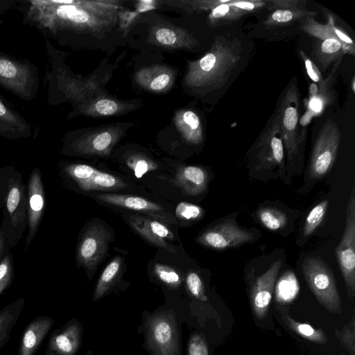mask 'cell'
Masks as SVG:
<instances>
[{"label": "cell", "mask_w": 355, "mask_h": 355, "mask_svg": "<svg viewBox=\"0 0 355 355\" xmlns=\"http://www.w3.org/2000/svg\"><path fill=\"white\" fill-rule=\"evenodd\" d=\"M45 355H58V354H55V352L50 351L49 349L46 348V352H45Z\"/></svg>", "instance_id": "obj_50"}, {"label": "cell", "mask_w": 355, "mask_h": 355, "mask_svg": "<svg viewBox=\"0 0 355 355\" xmlns=\"http://www.w3.org/2000/svg\"><path fill=\"white\" fill-rule=\"evenodd\" d=\"M252 156L257 168L283 167L284 146L278 112L272 116L257 141L252 149Z\"/></svg>", "instance_id": "obj_8"}, {"label": "cell", "mask_w": 355, "mask_h": 355, "mask_svg": "<svg viewBox=\"0 0 355 355\" xmlns=\"http://www.w3.org/2000/svg\"><path fill=\"white\" fill-rule=\"evenodd\" d=\"M32 134L30 123L0 95V137L15 140L28 138Z\"/></svg>", "instance_id": "obj_16"}, {"label": "cell", "mask_w": 355, "mask_h": 355, "mask_svg": "<svg viewBox=\"0 0 355 355\" xmlns=\"http://www.w3.org/2000/svg\"><path fill=\"white\" fill-rule=\"evenodd\" d=\"M300 290L295 274L286 272L278 280L275 287V300L279 303H288L293 300Z\"/></svg>", "instance_id": "obj_26"}, {"label": "cell", "mask_w": 355, "mask_h": 355, "mask_svg": "<svg viewBox=\"0 0 355 355\" xmlns=\"http://www.w3.org/2000/svg\"><path fill=\"white\" fill-rule=\"evenodd\" d=\"M352 92L354 93L355 92V79H354V78H353V79L352 80Z\"/></svg>", "instance_id": "obj_51"}, {"label": "cell", "mask_w": 355, "mask_h": 355, "mask_svg": "<svg viewBox=\"0 0 355 355\" xmlns=\"http://www.w3.org/2000/svg\"><path fill=\"white\" fill-rule=\"evenodd\" d=\"M96 198L105 203L141 211L153 219L166 223H175L173 216L165 211L164 207L144 198L122 194L99 193Z\"/></svg>", "instance_id": "obj_13"}, {"label": "cell", "mask_w": 355, "mask_h": 355, "mask_svg": "<svg viewBox=\"0 0 355 355\" xmlns=\"http://www.w3.org/2000/svg\"><path fill=\"white\" fill-rule=\"evenodd\" d=\"M241 53V44L237 40L218 38L211 51L191 64L190 82L199 87H220L237 67Z\"/></svg>", "instance_id": "obj_1"}, {"label": "cell", "mask_w": 355, "mask_h": 355, "mask_svg": "<svg viewBox=\"0 0 355 355\" xmlns=\"http://www.w3.org/2000/svg\"><path fill=\"white\" fill-rule=\"evenodd\" d=\"M318 92V85L315 83H311L309 87V98H311L315 97Z\"/></svg>", "instance_id": "obj_49"}, {"label": "cell", "mask_w": 355, "mask_h": 355, "mask_svg": "<svg viewBox=\"0 0 355 355\" xmlns=\"http://www.w3.org/2000/svg\"><path fill=\"white\" fill-rule=\"evenodd\" d=\"M254 234L234 223L225 221L204 232L198 239L202 245L215 250H225L253 240Z\"/></svg>", "instance_id": "obj_12"}, {"label": "cell", "mask_w": 355, "mask_h": 355, "mask_svg": "<svg viewBox=\"0 0 355 355\" xmlns=\"http://www.w3.org/2000/svg\"><path fill=\"white\" fill-rule=\"evenodd\" d=\"M175 182L186 194L197 196L205 191L208 182V174L201 167L184 166L178 171Z\"/></svg>", "instance_id": "obj_20"}, {"label": "cell", "mask_w": 355, "mask_h": 355, "mask_svg": "<svg viewBox=\"0 0 355 355\" xmlns=\"http://www.w3.org/2000/svg\"><path fill=\"white\" fill-rule=\"evenodd\" d=\"M281 266L282 261L276 260L267 271L256 279L252 287L250 295L252 308L255 316L259 320H263L267 316Z\"/></svg>", "instance_id": "obj_14"}, {"label": "cell", "mask_w": 355, "mask_h": 355, "mask_svg": "<svg viewBox=\"0 0 355 355\" xmlns=\"http://www.w3.org/2000/svg\"><path fill=\"white\" fill-rule=\"evenodd\" d=\"M28 205V233L25 239L24 252L33 241L42 219L46 205L45 190L40 170L35 167L28 180L26 186Z\"/></svg>", "instance_id": "obj_11"}, {"label": "cell", "mask_w": 355, "mask_h": 355, "mask_svg": "<svg viewBox=\"0 0 355 355\" xmlns=\"http://www.w3.org/2000/svg\"><path fill=\"white\" fill-rule=\"evenodd\" d=\"M306 281L318 301L329 312H342L341 300L333 272L320 257H309L302 264Z\"/></svg>", "instance_id": "obj_4"}, {"label": "cell", "mask_w": 355, "mask_h": 355, "mask_svg": "<svg viewBox=\"0 0 355 355\" xmlns=\"http://www.w3.org/2000/svg\"><path fill=\"white\" fill-rule=\"evenodd\" d=\"M300 95L297 83L293 79L287 87L281 100L278 114L284 146L288 162L297 157L304 137L299 134Z\"/></svg>", "instance_id": "obj_5"}, {"label": "cell", "mask_w": 355, "mask_h": 355, "mask_svg": "<svg viewBox=\"0 0 355 355\" xmlns=\"http://www.w3.org/2000/svg\"><path fill=\"white\" fill-rule=\"evenodd\" d=\"M186 284L189 291L193 297L202 302L207 300L202 279L196 272H190L188 273Z\"/></svg>", "instance_id": "obj_36"}, {"label": "cell", "mask_w": 355, "mask_h": 355, "mask_svg": "<svg viewBox=\"0 0 355 355\" xmlns=\"http://www.w3.org/2000/svg\"><path fill=\"white\" fill-rule=\"evenodd\" d=\"M316 14L306 8L275 10L268 16L263 24L268 28L284 26L309 16L313 17Z\"/></svg>", "instance_id": "obj_24"}, {"label": "cell", "mask_w": 355, "mask_h": 355, "mask_svg": "<svg viewBox=\"0 0 355 355\" xmlns=\"http://www.w3.org/2000/svg\"><path fill=\"white\" fill-rule=\"evenodd\" d=\"M128 221L132 227L154 245L176 253L166 240H174L173 232L162 222L144 216L130 215Z\"/></svg>", "instance_id": "obj_15"}, {"label": "cell", "mask_w": 355, "mask_h": 355, "mask_svg": "<svg viewBox=\"0 0 355 355\" xmlns=\"http://www.w3.org/2000/svg\"><path fill=\"white\" fill-rule=\"evenodd\" d=\"M24 306V299L19 297L0 310V350L9 340Z\"/></svg>", "instance_id": "obj_22"}, {"label": "cell", "mask_w": 355, "mask_h": 355, "mask_svg": "<svg viewBox=\"0 0 355 355\" xmlns=\"http://www.w3.org/2000/svg\"><path fill=\"white\" fill-rule=\"evenodd\" d=\"M19 1L18 0H0V15Z\"/></svg>", "instance_id": "obj_48"}, {"label": "cell", "mask_w": 355, "mask_h": 355, "mask_svg": "<svg viewBox=\"0 0 355 355\" xmlns=\"http://www.w3.org/2000/svg\"><path fill=\"white\" fill-rule=\"evenodd\" d=\"M155 37L157 40L163 44L170 45L176 41L175 33L168 28H160L157 31Z\"/></svg>", "instance_id": "obj_45"}, {"label": "cell", "mask_w": 355, "mask_h": 355, "mask_svg": "<svg viewBox=\"0 0 355 355\" xmlns=\"http://www.w3.org/2000/svg\"><path fill=\"white\" fill-rule=\"evenodd\" d=\"M14 168L12 166H0V208H2L3 206L8 190V178Z\"/></svg>", "instance_id": "obj_43"}, {"label": "cell", "mask_w": 355, "mask_h": 355, "mask_svg": "<svg viewBox=\"0 0 355 355\" xmlns=\"http://www.w3.org/2000/svg\"><path fill=\"white\" fill-rule=\"evenodd\" d=\"M203 214L202 207L187 202H180L175 211V216L184 220H198L203 216Z\"/></svg>", "instance_id": "obj_34"}, {"label": "cell", "mask_w": 355, "mask_h": 355, "mask_svg": "<svg viewBox=\"0 0 355 355\" xmlns=\"http://www.w3.org/2000/svg\"><path fill=\"white\" fill-rule=\"evenodd\" d=\"M227 3L221 4L211 10L209 20L214 24H227L238 20L244 15L238 9Z\"/></svg>", "instance_id": "obj_30"}, {"label": "cell", "mask_w": 355, "mask_h": 355, "mask_svg": "<svg viewBox=\"0 0 355 355\" xmlns=\"http://www.w3.org/2000/svg\"><path fill=\"white\" fill-rule=\"evenodd\" d=\"M3 231L10 248H15L28 228L26 186L21 173L15 168L8 182V190L3 206Z\"/></svg>", "instance_id": "obj_2"}, {"label": "cell", "mask_w": 355, "mask_h": 355, "mask_svg": "<svg viewBox=\"0 0 355 355\" xmlns=\"http://www.w3.org/2000/svg\"><path fill=\"white\" fill-rule=\"evenodd\" d=\"M354 329V318H352V321L343 328L340 334V340L351 355H354L355 354Z\"/></svg>", "instance_id": "obj_38"}, {"label": "cell", "mask_w": 355, "mask_h": 355, "mask_svg": "<svg viewBox=\"0 0 355 355\" xmlns=\"http://www.w3.org/2000/svg\"><path fill=\"white\" fill-rule=\"evenodd\" d=\"M54 324L52 318H35L24 329L19 341L17 355H34Z\"/></svg>", "instance_id": "obj_18"}, {"label": "cell", "mask_w": 355, "mask_h": 355, "mask_svg": "<svg viewBox=\"0 0 355 355\" xmlns=\"http://www.w3.org/2000/svg\"><path fill=\"white\" fill-rule=\"evenodd\" d=\"M337 260L345 280L348 297L355 295V186L347 207L344 232L336 248Z\"/></svg>", "instance_id": "obj_7"}, {"label": "cell", "mask_w": 355, "mask_h": 355, "mask_svg": "<svg viewBox=\"0 0 355 355\" xmlns=\"http://www.w3.org/2000/svg\"><path fill=\"white\" fill-rule=\"evenodd\" d=\"M182 116L184 137L192 144L201 142L202 133L200 121L198 115L192 111H186Z\"/></svg>", "instance_id": "obj_29"}, {"label": "cell", "mask_w": 355, "mask_h": 355, "mask_svg": "<svg viewBox=\"0 0 355 355\" xmlns=\"http://www.w3.org/2000/svg\"><path fill=\"white\" fill-rule=\"evenodd\" d=\"M111 234L103 225L93 223L83 232L78 242L76 260L78 266L93 271L105 257Z\"/></svg>", "instance_id": "obj_10"}, {"label": "cell", "mask_w": 355, "mask_h": 355, "mask_svg": "<svg viewBox=\"0 0 355 355\" xmlns=\"http://www.w3.org/2000/svg\"><path fill=\"white\" fill-rule=\"evenodd\" d=\"M266 6L273 11L294 8H306V2L301 0H270L266 1Z\"/></svg>", "instance_id": "obj_40"}, {"label": "cell", "mask_w": 355, "mask_h": 355, "mask_svg": "<svg viewBox=\"0 0 355 355\" xmlns=\"http://www.w3.org/2000/svg\"><path fill=\"white\" fill-rule=\"evenodd\" d=\"M122 259L115 257L103 271L95 288L94 300H98L111 288L121 274Z\"/></svg>", "instance_id": "obj_23"}, {"label": "cell", "mask_w": 355, "mask_h": 355, "mask_svg": "<svg viewBox=\"0 0 355 355\" xmlns=\"http://www.w3.org/2000/svg\"><path fill=\"white\" fill-rule=\"evenodd\" d=\"M87 355H90V353H89V354H87Z\"/></svg>", "instance_id": "obj_52"}, {"label": "cell", "mask_w": 355, "mask_h": 355, "mask_svg": "<svg viewBox=\"0 0 355 355\" xmlns=\"http://www.w3.org/2000/svg\"><path fill=\"white\" fill-rule=\"evenodd\" d=\"M40 86L38 67L31 61L0 51V87L24 101H32Z\"/></svg>", "instance_id": "obj_3"}, {"label": "cell", "mask_w": 355, "mask_h": 355, "mask_svg": "<svg viewBox=\"0 0 355 355\" xmlns=\"http://www.w3.org/2000/svg\"><path fill=\"white\" fill-rule=\"evenodd\" d=\"M81 328L78 322L71 321L61 329L53 332L47 349L58 355H74L80 344Z\"/></svg>", "instance_id": "obj_19"}, {"label": "cell", "mask_w": 355, "mask_h": 355, "mask_svg": "<svg viewBox=\"0 0 355 355\" xmlns=\"http://www.w3.org/2000/svg\"><path fill=\"white\" fill-rule=\"evenodd\" d=\"M257 217L265 227L272 231L282 229L287 222V218L284 213L271 207L259 209L257 212Z\"/></svg>", "instance_id": "obj_28"}, {"label": "cell", "mask_w": 355, "mask_h": 355, "mask_svg": "<svg viewBox=\"0 0 355 355\" xmlns=\"http://www.w3.org/2000/svg\"><path fill=\"white\" fill-rule=\"evenodd\" d=\"M341 60L342 58L335 62L331 73L318 85L317 95L313 98L306 100V112L299 121L300 124L302 127L306 126L313 117L320 115L327 106L330 105L334 101V94L332 85L336 72Z\"/></svg>", "instance_id": "obj_17"}, {"label": "cell", "mask_w": 355, "mask_h": 355, "mask_svg": "<svg viewBox=\"0 0 355 355\" xmlns=\"http://www.w3.org/2000/svg\"><path fill=\"white\" fill-rule=\"evenodd\" d=\"M345 52L341 43L336 37L317 39L313 44L312 55L324 71L334 62L343 58Z\"/></svg>", "instance_id": "obj_21"}, {"label": "cell", "mask_w": 355, "mask_h": 355, "mask_svg": "<svg viewBox=\"0 0 355 355\" xmlns=\"http://www.w3.org/2000/svg\"><path fill=\"white\" fill-rule=\"evenodd\" d=\"M146 324L148 344L154 355H179L178 328L172 314L157 313Z\"/></svg>", "instance_id": "obj_9"}, {"label": "cell", "mask_w": 355, "mask_h": 355, "mask_svg": "<svg viewBox=\"0 0 355 355\" xmlns=\"http://www.w3.org/2000/svg\"><path fill=\"white\" fill-rule=\"evenodd\" d=\"M331 21V26L338 41L341 43L345 54H349L352 56L355 55V44L353 40L341 28L335 24L334 17L331 15H328Z\"/></svg>", "instance_id": "obj_35"}, {"label": "cell", "mask_w": 355, "mask_h": 355, "mask_svg": "<svg viewBox=\"0 0 355 355\" xmlns=\"http://www.w3.org/2000/svg\"><path fill=\"white\" fill-rule=\"evenodd\" d=\"M229 4L243 15L259 10L266 6V1L263 0H230Z\"/></svg>", "instance_id": "obj_37"}, {"label": "cell", "mask_w": 355, "mask_h": 355, "mask_svg": "<svg viewBox=\"0 0 355 355\" xmlns=\"http://www.w3.org/2000/svg\"><path fill=\"white\" fill-rule=\"evenodd\" d=\"M340 132L336 123L329 119L321 128L314 143L309 167L311 180L324 177L331 169L340 142Z\"/></svg>", "instance_id": "obj_6"}, {"label": "cell", "mask_w": 355, "mask_h": 355, "mask_svg": "<svg viewBox=\"0 0 355 355\" xmlns=\"http://www.w3.org/2000/svg\"><path fill=\"white\" fill-rule=\"evenodd\" d=\"M170 76L168 74H160L152 81L150 88L155 91L162 89L168 84Z\"/></svg>", "instance_id": "obj_46"}, {"label": "cell", "mask_w": 355, "mask_h": 355, "mask_svg": "<svg viewBox=\"0 0 355 355\" xmlns=\"http://www.w3.org/2000/svg\"><path fill=\"white\" fill-rule=\"evenodd\" d=\"M9 248L8 241L3 231L0 229V260Z\"/></svg>", "instance_id": "obj_47"}, {"label": "cell", "mask_w": 355, "mask_h": 355, "mask_svg": "<svg viewBox=\"0 0 355 355\" xmlns=\"http://www.w3.org/2000/svg\"><path fill=\"white\" fill-rule=\"evenodd\" d=\"M300 55L303 60L309 77L313 80V83L319 85L324 78H322L318 67L306 55L303 51H300Z\"/></svg>", "instance_id": "obj_41"}, {"label": "cell", "mask_w": 355, "mask_h": 355, "mask_svg": "<svg viewBox=\"0 0 355 355\" xmlns=\"http://www.w3.org/2000/svg\"><path fill=\"white\" fill-rule=\"evenodd\" d=\"M14 278V261L9 248L0 260V295L12 284Z\"/></svg>", "instance_id": "obj_32"}, {"label": "cell", "mask_w": 355, "mask_h": 355, "mask_svg": "<svg viewBox=\"0 0 355 355\" xmlns=\"http://www.w3.org/2000/svg\"><path fill=\"white\" fill-rule=\"evenodd\" d=\"M95 108L101 114L111 115L116 112L118 105L116 102L112 100L102 99L96 103Z\"/></svg>", "instance_id": "obj_44"}, {"label": "cell", "mask_w": 355, "mask_h": 355, "mask_svg": "<svg viewBox=\"0 0 355 355\" xmlns=\"http://www.w3.org/2000/svg\"><path fill=\"white\" fill-rule=\"evenodd\" d=\"M282 318L291 330L304 338L317 343H325L327 341L322 330L315 329L306 323L297 322L286 314L283 315Z\"/></svg>", "instance_id": "obj_27"}, {"label": "cell", "mask_w": 355, "mask_h": 355, "mask_svg": "<svg viewBox=\"0 0 355 355\" xmlns=\"http://www.w3.org/2000/svg\"><path fill=\"white\" fill-rule=\"evenodd\" d=\"M329 205V200H324L319 202L309 211L306 216L303 235L308 236L312 234L322 221Z\"/></svg>", "instance_id": "obj_31"}, {"label": "cell", "mask_w": 355, "mask_h": 355, "mask_svg": "<svg viewBox=\"0 0 355 355\" xmlns=\"http://www.w3.org/2000/svg\"><path fill=\"white\" fill-rule=\"evenodd\" d=\"M129 167L134 171L137 178H141L147 172L154 170L157 166L144 158H137L128 162Z\"/></svg>", "instance_id": "obj_39"}, {"label": "cell", "mask_w": 355, "mask_h": 355, "mask_svg": "<svg viewBox=\"0 0 355 355\" xmlns=\"http://www.w3.org/2000/svg\"><path fill=\"white\" fill-rule=\"evenodd\" d=\"M154 272L157 277L168 286L176 288L181 284V279L175 270L166 265L156 263Z\"/></svg>", "instance_id": "obj_33"}, {"label": "cell", "mask_w": 355, "mask_h": 355, "mask_svg": "<svg viewBox=\"0 0 355 355\" xmlns=\"http://www.w3.org/2000/svg\"><path fill=\"white\" fill-rule=\"evenodd\" d=\"M189 355H209L206 342L198 334H193L189 342Z\"/></svg>", "instance_id": "obj_42"}, {"label": "cell", "mask_w": 355, "mask_h": 355, "mask_svg": "<svg viewBox=\"0 0 355 355\" xmlns=\"http://www.w3.org/2000/svg\"><path fill=\"white\" fill-rule=\"evenodd\" d=\"M77 187L83 191H107L123 189L127 187L128 184L114 175L98 171L88 180L80 183Z\"/></svg>", "instance_id": "obj_25"}]
</instances>
